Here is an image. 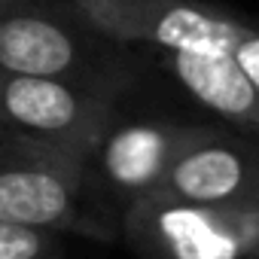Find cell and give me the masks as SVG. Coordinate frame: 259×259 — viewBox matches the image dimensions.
<instances>
[{
	"instance_id": "cell-4",
	"label": "cell",
	"mask_w": 259,
	"mask_h": 259,
	"mask_svg": "<svg viewBox=\"0 0 259 259\" xmlns=\"http://www.w3.org/2000/svg\"><path fill=\"white\" fill-rule=\"evenodd\" d=\"M116 122L113 98L64 79L0 70V125L43 147L92 159Z\"/></svg>"
},
{
	"instance_id": "cell-12",
	"label": "cell",
	"mask_w": 259,
	"mask_h": 259,
	"mask_svg": "<svg viewBox=\"0 0 259 259\" xmlns=\"http://www.w3.org/2000/svg\"><path fill=\"white\" fill-rule=\"evenodd\" d=\"M37 0H0V16L4 13H13V10H22V7H31Z\"/></svg>"
},
{
	"instance_id": "cell-1",
	"label": "cell",
	"mask_w": 259,
	"mask_h": 259,
	"mask_svg": "<svg viewBox=\"0 0 259 259\" xmlns=\"http://www.w3.org/2000/svg\"><path fill=\"white\" fill-rule=\"evenodd\" d=\"M113 40L85 28L64 7L31 4L0 16V70L64 79L113 98L128 79Z\"/></svg>"
},
{
	"instance_id": "cell-13",
	"label": "cell",
	"mask_w": 259,
	"mask_h": 259,
	"mask_svg": "<svg viewBox=\"0 0 259 259\" xmlns=\"http://www.w3.org/2000/svg\"><path fill=\"white\" fill-rule=\"evenodd\" d=\"M250 259H259V247H256V253H253V256H250Z\"/></svg>"
},
{
	"instance_id": "cell-10",
	"label": "cell",
	"mask_w": 259,
	"mask_h": 259,
	"mask_svg": "<svg viewBox=\"0 0 259 259\" xmlns=\"http://www.w3.org/2000/svg\"><path fill=\"white\" fill-rule=\"evenodd\" d=\"M232 55H235L238 67L247 73V79H250V82L256 85V92H259V31L250 28V31L238 40V46L232 49Z\"/></svg>"
},
{
	"instance_id": "cell-3",
	"label": "cell",
	"mask_w": 259,
	"mask_h": 259,
	"mask_svg": "<svg viewBox=\"0 0 259 259\" xmlns=\"http://www.w3.org/2000/svg\"><path fill=\"white\" fill-rule=\"evenodd\" d=\"M61 7L119 46L162 52L223 55L250 31L247 22L201 0H64Z\"/></svg>"
},
{
	"instance_id": "cell-7",
	"label": "cell",
	"mask_w": 259,
	"mask_h": 259,
	"mask_svg": "<svg viewBox=\"0 0 259 259\" xmlns=\"http://www.w3.org/2000/svg\"><path fill=\"white\" fill-rule=\"evenodd\" d=\"M204 132V125L150 119V122H125L110 125V132L92 153L89 165H98L101 180L125 198V204L153 192L168 174L171 162Z\"/></svg>"
},
{
	"instance_id": "cell-6",
	"label": "cell",
	"mask_w": 259,
	"mask_h": 259,
	"mask_svg": "<svg viewBox=\"0 0 259 259\" xmlns=\"http://www.w3.org/2000/svg\"><path fill=\"white\" fill-rule=\"evenodd\" d=\"M153 192L192 204H259V132L204 125Z\"/></svg>"
},
{
	"instance_id": "cell-11",
	"label": "cell",
	"mask_w": 259,
	"mask_h": 259,
	"mask_svg": "<svg viewBox=\"0 0 259 259\" xmlns=\"http://www.w3.org/2000/svg\"><path fill=\"white\" fill-rule=\"evenodd\" d=\"M34 150H52V147H43L37 141H28L16 132H10V128L0 125V162L10 159V156H19V153H34Z\"/></svg>"
},
{
	"instance_id": "cell-8",
	"label": "cell",
	"mask_w": 259,
	"mask_h": 259,
	"mask_svg": "<svg viewBox=\"0 0 259 259\" xmlns=\"http://www.w3.org/2000/svg\"><path fill=\"white\" fill-rule=\"evenodd\" d=\"M177 82L207 110L244 132H259V92L238 67L232 52H165Z\"/></svg>"
},
{
	"instance_id": "cell-9",
	"label": "cell",
	"mask_w": 259,
	"mask_h": 259,
	"mask_svg": "<svg viewBox=\"0 0 259 259\" xmlns=\"http://www.w3.org/2000/svg\"><path fill=\"white\" fill-rule=\"evenodd\" d=\"M61 235L0 220V259H58Z\"/></svg>"
},
{
	"instance_id": "cell-2",
	"label": "cell",
	"mask_w": 259,
	"mask_h": 259,
	"mask_svg": "<svg viewBox=\"0 0 259 259\" xmlns=\"http://www.w3.org/2000/svg\"><path fill=\"white\" fill-rule=\"evenodd\" d=\"M122 235L141 259H250L259 204H192L147 192L125 204Z\"/></svg>"
},
{
	"instance_id": "cell-5",
	"label": "cell",
	"mask_w": 259,
	"mask_h": 259,
	"mask_svg": "<svg viewBox=\"0 0 259 259\" xmlns=\"http://www.w3.org/2000/svg\"><path fill=\"white\" fill-rule=\"evenodd\" d=\"M89 162L61 150H34L0 162V220L46 232L113 238V229L85 207Z\"/></svg>"
}]
</instances>
